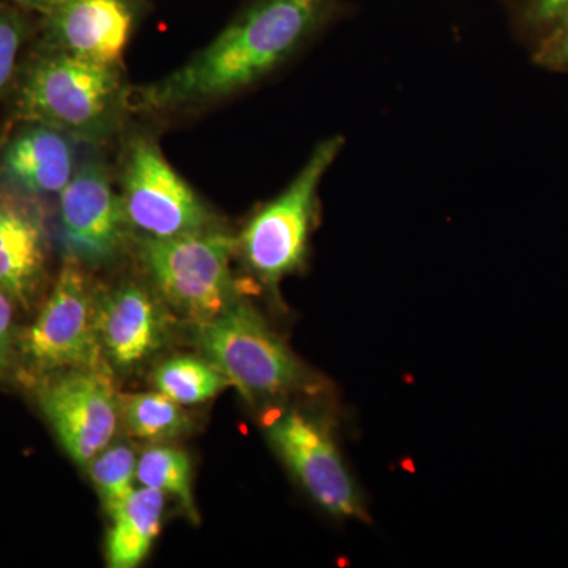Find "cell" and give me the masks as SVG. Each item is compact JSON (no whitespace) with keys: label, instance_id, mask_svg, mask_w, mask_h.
<instances>
[{"label":"cell","instance_id":"4","mask_svg":"<svg viewBox=\"0 0 568 568\" xmlns=\"http://www.w3.org/2000/svg\"><path fill=\"white\" fill-rule=\"evenodd\" d=\"M343 145L342 136L317 144L291 185L265 204L237 239L245 264L260 282L275 287L304 265L315 223L317 190Z\"/></svg>","mask_w":568,"mask_h":568},{"label":"cell","instance_id":"21","mask_svg":"<svg viewBox=\"0 0 568 568\" xmlns=\"http://www.w3.org/2000/svg\"><path fill=\"white\" fill-rule=\"evenodd\" d=\"M534 62L544 69L568 71V11L551 28L541 32Z\"/></svg>","mask_w":568,"mask_h":568},{"label":"cell","instance_id":"23","mask_svg":"<svg viewBox=\"0 0 568 568\" xmlns=\"http://www.w3.org/2000/svg\"><path fill=\"white\" fill-rule=\"evenodd\" d=\"M14 301L0 291V377L9 373L14 351Z\"/></svg>","mask_w":568,"mask_h":568},{"label":"cell","instance_id":"8","mask_svg":"<svg viewBox=\"0 0 568 568\" xmlns=\"http://www.w3.org/2000/svg\"><path fill=\"white\" fill-rule=\"evenodd\" d=\"M264 426L272 446L317 506L336 518L365 517L361 491L323 424L298 410H274Z\"/></svg>","mask_w":568,"mask_h":568},{"label":"cell","instance_id":"1","mask_svg":"<svg viewBox=\"0 0 568 568\" xmlns=\"http://www.w3.org/2000/svg\"><path fill=\"white\" fill-rule=\"evenodd\" d=\"M339 9L342 0H252L185 65L142 88L134 104L178 110L244 91L293 58Z\"/></svg>","mask_w":568,"mask_h":568},{"label":"cell","instance_id":"15","mask_svg":"<svg viewBox=\"0 0 568 568\" xmlns=\"http://www.w3.org/2000/svg\"><path fill=\"white\" fill-rule=\"evenodd\" d=\"M166 495L160 489L134 488L121 506L111 511L106 559L112 568H134L148 558L162 530Z\"/></svg>","mask_w":568,"mask_h":568},{"label":"cell","instance_id":"18","mask_svg":"<svg viewBox=\"0 0 568 568\" xmlns=\"http://www.w3.org/2000/svg\"><path fill=\"white\" fill-rule=\"evenodd\" d=\"M136 480L141 487L160 489L174 496L190 518L197 519L192 487V463L185 452L153 447L138 459Z\"/></svg>","mask_w":568,"mask_h":568},{"label":"cell","instance_id":"2","mask_svg":"<svg viewBox=\"0 0 568 568\" xmlns=\"http://www.w3.org/2000/svg\"><path fill=\"white\" fill-rule=\"evenodd\" d=\"M125 97L119 65L52 51L29 71L20 110L73 140L97 142L114 132Z\"/></svg>","mask_w":568,"mask_h":568},{"label":"cell","instance_id":"11","mask_svg":"<svg viewBox=\"0 0 568 568\" xmlns=\"http://www.w3.org/2000/svg\"><path fill=\"white\" fill-rule=\"evenodd\" d=\"M142 0H58L44 17L52 51L119 65Z\"/></svg>","mask_w":568,"mask_h":568},{"label":"cell","instance_id":"19","mask_svg":"<svg viewBox=\"0 0 568 568\" xmlns=\"http://www.w3.org/2000/svg\"><path fill=\"white\" fill-rule=\"evenodd\" d=\"M138 459L126 444L108 446L89 463V474L108 514L132 495Z\"/></svg>","mask_w":568,"mask_h":568},{"label":"cell","instance_id":"12","mask_svg":"<svg viewBox=\"0 0 568 568\" xmlns=\"http://www.w3.org/2000/svg\"><path fill=\"white\" fill-rule=\"evenodd\" d=\"M97 324L103 357L123 372L162 349L170 335L163 305L136 283L121 284L99 297Z\"/></svg>","mask_w":568,"mask_h":568},{"label":"cell","instance_id":"10","mask_svg":"<svg viewBox=\"0 0 568 568\" xmlns=\"http://www.w3.org/2000/svg\"><path fill=\"white\" fill-rule=\"evenodd\" d=\"M62 244L82 265L110 263L121 252L126 224L121 196L99 160H85L59 194Z\"/></svg>","mask_w":568,"mask_h":568},{"label":"cell","instance_id":"9","mask_svg":"<svg viewBox=\"0 0 568 568\" xmlns=\"http://www.w3.org/2000/svg\"><path fill=\"white\" fill-rule=\"evenodd\" d=\"M39 405L74 463L89 466L110 446L121 420L106 366L67 369L40 379Z\"/></svg>","mask_w":568,"mask_h":568},{"label":"cell","instance_id":"3","mask_svg":"<svg viewBox=\"0 0 568 568\" xmlns=\"http://www.w3.org/2000/svg\"><path fill=\"white\" fill-rule=\"evenodd\" d=\"M237 241L220 231L141 239V263L171 308L194 324L207 323L239 301L231 260Z\"/></svg>","mask_w":568,"mask_h":568},{"label":"cell","instance_id":"7","mask_svg":"<svg viewBox=\"0 0 568 568\" xmlns=\"http://www.w3.org/2000/svg\"><path fill=\"white\" fill-rule=\"evenodd\" d=\"M121 203L126 224L149 239L213 230V215L171 166L159 145L138 138L123 163Z\"/></svg>","mask_w":568,"mask_h":568},{"label":"cell","instance_id":"13","mask_svg":"<svg viewBox=\"0 0 568 568\" xmlns=\"http://www.w3.org/2000/svg\"><path fill=\"white\" fill-rule=\"evenodd\" d=\"M73 138L52 126L33 125L14 134L0 155V178L29 196L61 194L77 173Z\"/></svg>","mask_w":568,"mask_h":568},{"label":"cell","instance_id":"6","mask_svg":"<svg viewBox=\"0 0 568 568\" xmlns=\"http://www.w3.org/2000/svg\"><path fill=\"white\" fill-rule=\"evenodd\" d=\"M97 306L84 265L67 256L50 298L18 343L29 376L104 366Z\"/></svg>","mask_w":568,"mask_h":568},{"label":"cell","instance_id":"16","mask_svg":"<svg viewBox=\"0 0 568 568\" xmlns=\"http://www.w3.org/2000/svg\"><path fill=\"white\" fill-rule=\"evenodd\" d=\"M119 407L126 428L152 443L175 439L192 426L183 406L159 390L119 395Z\"/></svg>","mask_w":568,"mask_h":568},{"label":"cell","instance_id":"14","mask_svg":"<svg viewBox=\"0 0 568 568\" xmlns=\"http://www.w3.org/2000/svg\"><path fill=\"white\" fill-rule=\"evenodd\" d=\"M44 264L40 220L21 209L0 207V291L28 308L43 282Z\"/></svg>","mask_w":568,"mask_h":568},{"label":"cell","instance_id":"22","mask_svg":"<svg viewBox=\"0 0 568 568\" xmlns=\"http://www.w3.org/2000/svg\"><path fill=\"white\" fill-rule=\"evenodd\" d=\"M514 6L518 20L540 33L568 11V0H514Z\"/></svg>","mask_w":568,"mask_h":568},{"label":"cell","instance_id":"24","mask_svg":"<svg viewBox=\"0 0 568 568\" xmlns=\"http://www.w3.org/2000/svg\"><path fill=\"white\" fill-rule=\"evenodd\" d=\"M17 2L21 3L26 9L37 10L43 14L47 13L58 0H17Z\"/></svg>","mask_w":568,"mask_h":568},{"label":"cell","instance_id":"17","mask_svg":"<svg viewBox=\"0 0 568 568\" xmlns=\"http://www.w3.org/2000/svg\"><path fill=\"white\" fill-rule=\"evenodd\" d=\"M156 390L179 405H200L231 386L226 376L205 358L178 355L163 362L153 373Z\"/></svg>","mask_w":568,"mask_h":568},{"label":"cell","instance_id":"5","mask_svg":"<svg viewBox=\"0 0 568 568\" xmlns=\"http://www.w3.org/2000/svg\"><path fill=\"white\" fill-rule=\"evenodd\" d=\"M197 345L220 372L248 398L280 396L308 386L298 358L246 302L197 324Z\"/></svg>","mask_w":568,"mask_h":568},{"label":"cell","instance_id":"20","mask_svg":"<svg viewBox=\"0 0 568 568\" xmlns=\"http://www.w3.org/2000/svg\"><path fill=\"white\" fill-rule=\"evenodd\" d=\"M26 26L17 11L0 7V99L13 77Z\"/></svg>","mask_w":568,"mask_h":568}]
</instances>
